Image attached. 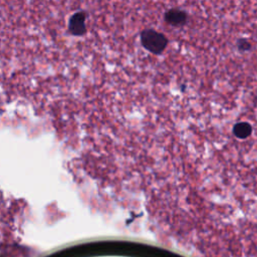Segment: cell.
I'll use <instances>...</instances> for the list:
<instances>
[{"label":"cell","mask_w":257,"mask_h":257,"mask_svg":"<svg viewBox=\"0 0 257 257\" xmlns=\"http://www.w3.org/2000/svg\"><path fill=\"white\" fill-rule=\"evenodd\" d=\"M165 20L174 26L184 25L187 21V13L180 9H170L165 14Z\"/></svg>","instance_id":"obj_3"},{"label":"cell","mask_w":257,"mask_h":257,"mask_svg":"<svg viewBox=\"0 0 257 257\" xmlns=\"http://www.w3.org/2000/svg\"><path fill=\"white\" fill-rule=\"evenodd\" d=\"M141 42L143 46L152 53L160 54L168 44L166 36L156 30L146 29L141 33Z\"/></svg>","instance_id":"obj_1"},{"label":"cell","mask_w":257,"mask_h":257,"mask_svg":"<svg viewBox=\"0 0 257 257\" xmlns=\"http://www.w3.org/2000/svg\"><path fill=\"white\" fill-rule=\"evenodd\" d=\"M237 47H238V49L240 51H248V50L251 49L252 45H251V43L247 39L240 38L237 41Z\"/></svg>","instance_id":"obj_5"},{"label":"cell","mask_w":257,"mask_h":257,"mask_svg":"<svg viewBox=\"0 0 257 257\" xmlns=\"http://www.w3.org/2000/svg\"><path fill=\"white\" fill-rule=\"evenodd\" d=\"M69 31L76 36H80L85 33V14L83 12L74 13L69 20L68 23Z\"/></svg>","instance_id":"obj_2"},{"label":"cell","mask_w":257,"mask_h":257,"mask_svg":"<svg viewBox=\"0 0 257 257\" xmlns=\"http://www.w3.org/2000/svg\"><path fill=\"white\" fill-rule=\"evenodd\" d=\"M252 134V126L249 122L240 121L237 122L233 127V135L241 140L247 139Z\"/></svg>","instance_id":"obj_4"}]
</instances>
